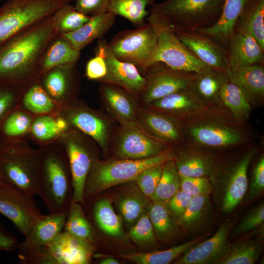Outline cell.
<instances>
[{
  "instance_id": "6da1fadb",
  "label": "cell",
  "mask_w": 264,
  "mask_h": 264,
  "mask_svg": "<svg viewBox=\"0 0 264 264\" xmlns=\"http://www.w3.org/2000/svg\"><path fill=\"white\" fill-rule=\"evenodd\" d=\"M175 119L183 145L225 153L259 137L247 122L236 119L224 107H206Z\"/></svg>"
},
{
  "instance_id": "7a4b0ae2",
  "label": "cell",
  "mask_w": 264,
  "mask_h": 264,
  "mask_svg": "<svg viewBox=\"0 0 264 264\" xmlns=\"http://www.w3.org/2000/svg\"><path fill=\"white\" fill-rule=\"evenodd\" d=\"M57 35L52 14L0 46V84L28 87L38 81L43 55Z\"/></svg>"
},
{
  "instance_id": "3957f363",
  "label": "cell",
  "mask_w": 264,
  "mask_h": 264,
  "mask_svg": "<svg viewBox=\"0 0 264 264\" xmlns=\"http://www.w3.org/2000/svg\"><path fill=\"white\" fill-rule=\"evenodd\" d=\"M38 195L49 213L67 212L73 200L67 154L57 139L38 145Z\"/></svg>"
},
{
  "instance_id": "277c9868",
  "label": "cell",
  "mask_w": 264,
  "mask_h": 264,
  "mask_svg": "<svg viewBox=\"0 0 264 264\" xmlns=\"http://www.w3.org/2000/svg\"><path fill=\"white\" fill-rule=\"evenodd\" d=\"M256 141L225 153L209 178L216 207L223 213L233 211L246 194L249 166L259 150Z\"/></svg>"
},
{
  "instance_id": "5b68a950",
  "label": "cell",
  "mask_w": 264,
  "mask_h": 264,
  "mask_svg": "<svg viewBox=\"0 0 264 264\" xmlns=\"http://www.w3.org/2000/svg\"><path fill=\"white\" fill-rule=\"evenodd\" d=\"M171 148L154 157L141 159H117L106 161L96 160L86 179L84 200L95 197L103 191L124 183L133 181L145 170L174 160L177 151Z\"/></svg>"
},
{
  "instance_id": "8992f818",
  "label": "cell",
  "mask_w": 264,
  "mask_h": 264,
  "mask_svg": "<svg viewBox=\"0 0 264 264\" xmlns=\"http://www.w3.org/2000/svg\"><path fill=\"white\" fill-rule=\"evenodd\" d=\"M38 174L37 150L28 140L0 142V175L3 181L35 196Z\"/></svg>"
},
{
  "instance_id": "52a82bcc",
  "label": "cell",
  "mask_w": 264,
  "mask_h": 264,
  "mask_svg": "<svg viewBox=\"0 0 264 264\" xmlns=\"http://www.w3.org/2000/svg\"><path fill=\"white\" fill-rule=\"evenodd\" d=\"M224 0H166L154 3L150 12L163 17L172 27L198 30L219 20Z\"/></svg>"
},
{
  "instance_id": "ba28073f",
  "label": "cell",
  "mask_w": 264,
  "mask_h": 264,
  "mask_svg": "<svg viewBox=\"0 0 264 264\" xmlns=\"http://www.w3.org/2000/svg\"><path fill=\"white\" fill-rule=\"evenodd\" d=\"M95 246L91 243L63 231L48 244L18 249L21 264H88Z\"/></svg>"
},
{
  "instance_id": "9c48e42d",
  "label": "cell",
  "mask_w": 264,
  "mask_h": 264,
  "mask_svg": "<svg viewBox=\"0 0 264 264\" xmlns=\"http://www.w3.org/2000/svg\"><path fill=\"white\" fill-rule=\"evenodd\" d=\"M72 0H8L0 8V46Z\"/></svg>"
},
{
  "instance_id": "30bf717a",
  "label": "cell",
  "mask_w": 264,
  "mask_h": 264,
  "mask_svg": "<svg viewBox=\"0 0 264 264\" xmlns=\"http://www.w3.org/2000/svg\"><path fill=\"white\" fill-rule=\"evenodd\" d=\"M157 41V31L147 21L134 29L118 33L108 43V46L118 59L145 72L153 64Z\"/></svg>"
},
{
  "instance_id": "8fae6325",
  "label": "cell",
  "mask_w": 264,
  "mask_h": 264,
  "mask_svg": "<svg viewBox=\"0 0 264 264\" xmlns=\"http://www.w3.org/2000/svg\"><path fill=\"white\" fill-rule=\"evenodd\" d=\"M57 139L68 158L73 189V201L83 204L87 178L93 164L98 160V146L90 137L71 128L62 133Z\"/></svg>"
},
{
  "instance_id": "7c38bea8",
  "label": "cell",
  "mask_w": 264,
  "mask_h": 264,
  "mask_svg": "<svg viewBox=\"0 0 264 264\" xmlns=\"http://www.w3.org/2000/svg\"><path fill=\"white\" fill-rule=\"evenodd\" d=\"M147 20L157 33L153 64L160 62L177 70L197 73L208 66L190 52L179 40L172 27L161 16L150 12Z\"/></svg>"
},
{
  "instance_id": "4fadbf2b",
  "label": "cell",
  "mask_w": 264,
  "mask_h": 264,
  "mask_svg": "<svg viewBox=\"0 0 264 264\" xmlns=\"http://www.w3.org/2000/svg\"><path fill=\"white\" fill-rule=\"evenodd\" d=\"M55 115L64 119L70 128L86 134L96 143L103 154L109 150L111 127L110 120L78 99L58 106Z\"/></svg>"
},
{
  "instance_id": "5bb4252c",
  "label": "cell",
  "mask_w": 264,
  "mask_h": 264,
  "mask_svg": "<svg viewBox=\"0 0 264 264\" xmlns=\"http://www.w3.org/2000/svg\"><path fill=\"white\" fill-rule=\"evenodd\" d=\"M120 124L115 144V154L118 159L150 158L173 148L152 136L136 120Z\"/></svg>"
},
{
  "instance_id": "9a60e30c",
  "label": "cell",
  "mask_w": 264,
  "mask_h": 264,
  "mask_svg": "<svg viewBox=\"0 0 264 264\" xmlns=\"http://www.w3.org/2000/svg\"><path fill=\"white\" fill-rule=\"evenodd\" d=\"M34 197L0 180V213L11 220L24 236L43 215Z\"/></svg>"
},
{
  "instance_id": "2e32d148",
  "label": "cell",
  "mask_w": 264,
  "mask_h": 264,
  "mask_svg": "<svg viewBox=\"0 0 264 264\" xmlns=\"http://www.w3.org/2000/svg\"><path fill=\"white\" fill-rule=\"evenodd\" d=\"M145 72L146 85L141 96L146 105L173 92L187 89L196 75L173 69L160 62L153 64Z\"/></svg>"
},
{
  "instance_id": "e0dca14e",
  "label": "cell",
  "mask_w": 264,
  "mask_h": 264,
  "mask_svg": "<svg viewBox=\"0 0 264 264\" xmlns=\"http://www.w3.org/2000/svg\"><path fill=\"white\" fill-rule=\"evenodd\" d=\"M96 51L105 58L107 72L99 82L117 86L134 97L141 95L146 85V78L134 65L118 59L105 40H99Z\"/></svg>"
},
{
  "instance_id": "ac0fdd59",
  "label": "cell",
  "mask_w": 264,
  "mask_h": 264,
  "mask_svg": "<svg viewBox=\"0 0 264 264\" xmlns=\"http://www.w3.org/2000/svg\"><path fill=\"white\" fill-rule=\"evenodd\" d=\"M76 64L54 67L42 75L38 80L58 106L78 99L81 82Z\"/></svg>"
},
{
  "instance_id": "d6986e66",
  "label": "cell",
  "mask_w": 264,
  "mask_h": 264,
  "mask_svg": "<svg viewBox=\"0 0 264 264\" xmlns=\"http://www.w3.org/2000/svg\"><path fill=\"white\" fill-rule=\"evenodd\" d=\"M172 28L182 44L201 62L226 71L229 69L226 50L221 44L197 30Z\"/></svg>"
},
{
  "instance_id": "ffe728a7",
  "label": "cell",
  "mask_w": 264,
  "mask_h": 264,
  "mask_svg": "<svg viewBox=\"0 0 264 264\" xmlns=\"http://www.w3.org/2000/svg\"><path fill=\"white\" fill-rule=\"evenodd\" d=\"M237 222L234 218L222 223L210 239H204L185 252L175 264H215L228 247L230 231Z\"/></svg>"
},
{
  "instance_id": "44dd1931",
  "label": "cell",
  "mask_w": 264,
  "mask_h": 264,
  "mask_svg": "<svg viewBox=\"0 0 264 264\" xmlns=\"http://www.w3.org/2000/svg\"><path fill=\"white\" fill-rule=\"evenodd\" d=\"M174 159L180 176L209 177L218 166L224 153L183 145Z\"/></svg>"
},
{
  "instance_id": "7402d4cb",
  "label": "cell",
  "mask_w": 264,
  "mask_h": 264,
  "mask_svg": "<svg viewBox=\"0 0 264 264\" xmlns=\"http://www.w3.org/2000/svg\"><path fill=\"white\" fill-rule=\"evenodd\" d=\"M136 120L152 136L169 147L176 148L184 145L175 118L148 108H138Z\"/></svg>"
},
{
  "instance_id": "603a6c76",
  "label": "cell",
  "mask_w": 264,
  "mask_h": 264,
  "mask_svg": "<svg viewBox=\"0 0 264 264\" xmlns=\"http://www.w3.org/2000/svg\"><path fill=\"white\" fill-rule=\"evenodd\" d=\"M228 81L226 71L208 66L196 73L187 89L206 107H223L220 100V92Z\"/></svg>"
},
{
  "instance_id": "cb8c5ba5",
  "label": "cell",
  "mask_w": 264,
  "mask_h": 264,
  "mask_svg": "<svg viewBox=\"0 0 264 264\" xmlns=\"http://www.w3.org/2000/svg\"><path fill=\"white\" fill-rule=\"evenodd\" d=\"M264 64H258L226 71L229 81L238 87L252 108L261 107L264 102Z\"/></svg>"
},
{
  "instance_id": "d4e9b609",
  "label": "cell",
  "mask_w": 264,
  "mask_h": 264,
  "mask_svg": "<svg viewBox=\"0 0 264 264\" xmlns=\"http://www.w3.org/2000/svg\"><path fill=\"white\" fill-rule=\"evenodd\" d=\"M229 69L264 64V49L252 37L234 31L226 47Z\"/></svg>"
},
{
  "instance_id": "484cf974",
  "label": "cell",
  "mask_w": 264,
  "mask_h": 264,
  "mask_svg": "<svg viewBox=\"0 0 264 264\" xmlns=\"http://www.w3.org/2000/svg\"><path fill=\"white\" fill-rule=\"evenodd\" d=\"M67 212L43 215L31 226L18 249H26L48 244L63 231Z\"/></svg>"
},
{
  "instance_id": "4316f807",
  "label": "cell",
  "mask_w": 264,
  "mask_h": 264,
  "mask_svg": "<svg viewBox=\"0 0 264 264\" xmlns=\"http://www.w3.org/2000/svg\"><path fill=\"white\" fill-rule=\"evenodd\" d=\"M116 16L110 12L90 16L87 22L76 30L60 35L81 51L94 40L103 37L113 26Z\"/></svg>"
},
{
  "instance_id": "83f0119b",
  "label": "cell",
  "mask_w": 264,
  "mask_h": 264,
  "mask_svg": "<svg viewBox=\"0 0 264 264\" xmlns=\"http://www.w3.org/2000/svg\"><path fill=\"white\" fill-rule=\"evenodd\" d=\"M107 109L120 124L135 120L137 109L134 96L117 86L103 83L99 89Z\"/></svg>"
},
{
  "instance_id": "f1b7e54d",
  "label": "cell",
  "mask_w": 264,
  "mask_h": 264,
  "mask_svg": "<svg viewBox=\"0 0 264 264\" xmlns=\"http://www.w3.org/2000/svg\"><path fill=\"white\" fill-rule=\"evenodd\" d=\"M148 108L179 118L206 108L188 90H179L147 105Z\"/></svg>"
},
{
  "instance_id": "f546056e",
  "label": "cell",
  "mask_w": 264,
  "mask_h": 264,
  "mask_svg": "<svg viewBox=\"0 0 264 264\" xmlns=\"http://www.w3.org/2000/svg\"><path fill=\"white\" fill-rule=\"evenodd\" d=\"M248 0H224L218 21L212 26L197 30L226 47L228 40L234 32L236 22Z\"/></svg>"
},
{
  "instance_id": "4dcf8cb0",
  "label": "cell",
  "mask_w": 264,
  "mask_h": 264,
  "mask_svg": "<svg viewBox=\"0 0 264 264\" xmlns=\"http://www.w3.org/2000/svg\"><path fill=\"white\" fill-rule=\"evenodd\" d=\"M213 211L209 195L193 197L177 222L183 233L198 232L211 221Z\"/></svg>"
},
{
  "instance_id": "1f68e13d",
  "label": "cell",
  "mask_w": 264,
  "mask_h": 264,
  "mask_svg": "<svg viewBox=\"0 0 264 264\" xmlns=\"http://www.w3.org/2000/svg\"><path fill=\"white\" fill-rule=\"evenodd\" d=\"M234 31L254 38L264 49V0H248L235 25Z\"/></svg>"
},
{
  "instance_id": "d6a6232c",
  "label": "cell",
  "mask_w": 264,
  "mask_h": 264,
  "mask_svg": "<svg viewBox=\"0 0 264 264\" xmlns=\"http://www.w3.org/2000/svg\"><path fill=\"white\" fill-rule=\"evenodd\" d=\"M80 51L73 47L61 35L55 36L45 49L40 63V77L50 69L61 65L77 63Z\"/></svg>"
},
{
  "instance_id": "836d02e7",
  "label": "cell",
  "mask_w": 264,
  "mask_h": 264,
  "mask_svg": "<svg viewBox=\"0 0 264 264\" xmlns=\"http://www.w3.org/2000/svg\"><path fill=\"white\" fill-rule=\"evenodd\" d=\"M264 235L229 243L224 253L215 264H254L264 248Z\"/></svg>"
},
{
  "instance_id": "e575fe53",
  "label": "cell",
  "mask_w": 264,
  "mask_h": 264,
  "mask_svg": "<svg viewBox=\"0 0 264 264\" xmlns=\"http://www.w3.org/2000/svg\"><path fill=\"white\" fill-rule=\"evenodd\" d=\"M209 234L199 236L194 240L165 250L120 254L117 257L137 264H168L191 247L205 239Z\"/></svg>"
},
{
  "instance_id": "d590c367",
  "label": "cell",
  "mask_w": 264,
  "mask_h": 264,
  "mask_svg": "<svg viewBox=\"0 0 264 264\" xmlns=\"http://www.w3.org/2000/svg\"><path fill=\"white\" fill-rule=\"evenodd\" d=\"M58 106L38 81L28 87L21 97L19 108L34 116L55 115Z\"/></svg>"
},
{
  "instance_id": "8d00e7d4",
  "label": "cell",
  "mask_w": 264,
  "mask_h": 264,
  "mask_svg": "<svg viewBox=\"0 0 264 264\" xmlns=\"http://www.w3.org/2000/svg\"><path fill=\"white\" fill-rule=\"evenodd\" d=\"M148 215L156 238L160 242H167L183 236L177 221L169 213L164 205L153 202Z\"/></svg>"
},
{
  "instance_id": "74e56055",
  "label": "cell",
  "mask_w": 264,
  "mask_h": 264,
  "mask_svg": "<svg viewBox=\"0 0 264 264\" xmlns=\"http://www.w3.org/2000/svg\"><path fill=\"white\" fill-rule=\"evenodd\" d=\"M35 117L20 108L12 111L0 127V142L30 139L29 132Z\"/></svg>"
},
{
  "instance_id": "f35d334b",
  "label": "cell",
  "mask_w": 264,
  "mask_h": 264,
  "mask_svg": "<svg viewBox=\"0 0 264 264\" xmlns=\"http://www.w3.org/2000/svg\"><path fill=\"white\" fill-rule=\"evenodd\" d=\"M91 215L98 227L109 236L120 238L123 235L120 218L116 214L110 201L99 199L92 203Z\"/></svg>"
},
{
  "instance_id": "ab89813d",
  "label": "cell",
  "mask_w": 264,
  "mask_h": 264,
  "mask_svg": "<svg viewBox=\"0 0 264 264\" xmlns=\"http://www.w3.org/2000/svg\"><path fill=\"white\" fill-rule=\"evenodd\" d=\"M63 231L94 245L95 232L93 226L85 214L83 204L80 202H71Z\"/></svg>"
},
{
  "instance_id": "60d3db41",
  "label": "cell",
  "mask_w": 264,
  "mask_h": 264,
  "mask_svg": "<svg viewBox=\"0 0 264 264\" xmlns=\"http://www.w3.org/2000/svg\"><path fill=\"white\" fill-rule=\"evenodd\" d=\"M222 106L239 120L247 122L252 107L241 89L228 81L222 86L220 95Z\"/></svg>"
},
{
  "instance_id": "b9f144b4",
  "label": "cell",
  "mask_w": 264,
  "mask_h": 264,
  "mask_svg": "<svg viewBox=\"0 0 264 264\" xmlns=\"http://www.w3.org/2000/svg\"><path fill=\"white\" fill-rule=\"evenodd\" d=\"M180 189V176L175 161L169 160L163 164L161 177L150 199L165 205Z\"/></svg>"
},
{
  "instance_id": "7bdbcfd3",
  "label": "cell",
  "mask_w": 264,
  "mask_h": 264,
  "mask_svg": "<svg viewBox=\"0 0 264 264\" xmlns=\"http://www.w3.org/2000/svg\"><path fill=\"white\" fill-rule=\"evenodd\" d=\"M154 3V0H110L108 12L120 16L137 27L143 24L150 14L148 6Z\"/></svg>"
},
{
  "instance_id": "ee69618b",
  "label": "cell",
  "mask_w": 264,
  "mask_h": 264,
  "mask_svg": "<svg viewBox=\"0 0 264 264\" xmlns=\"http://www.w3.org/2000/svg\"><path fill=\"white\" fill-rule=\"evenodd\" d=\"M142 192L133 191L119 198L117 206L126 222L133 223L143 215L148 214L153 203Z\"/></svg>"
},
{
  "instance_id": "f6af8a7d",
  "label": "cell",
  "mask_w": 264,
  "mask_h": 264,
  "mask_svg": "<svg viewBox=\"0 0 264 264\" xmlns=\"http://www.w3.org/2000/svg\"><path fill=\"white\" fill-rule=\"evenodd\" d=\"M54 28L58 34L74 31L88 21L90 16L78 11L74 5L66 3L53 14Z\"/></svg>"
},
{
  "instance_id": "bcb514c9",
  "label": "cell",
  "mask_w": 264,
  "mask_h": 264,
  "mask_svg": "<svg viewBox=\"0 0 264 264\" xmlns=\"http://www.w3.org/2000/svg\"><path fill=\"white\" fill-rule=\"evenodd\" d=\"M63 133L58 127L56 115L35 116L30 132V140L38 145L57 139Z\"/></svg>"
},
{
  "instance_id": "7dc6e473",
  "label": "cell",
  "mask_w": 264,
  "mask_h": 264,
  "mask_svg": "<svg viewBox=\"0 0 264 264\" xmlns=\"http://www.w3.org/2000/svg\"><path fill=\"white\" fill-rule=\"evenodd\" d=\"M264 203L257 204L249 209L242 219L234 225L229 237L236 238L264 226Z\"/></svg>"
},
{
  "instance_id": "c3c4849f",
  "label": "cell",
  "mask_w": 264,
  "mask_h": 264,
  "mask_svg": "<svg viewBox=\"0 0 264 264\" xmlns=\"http://www.w3.org/2000/svg\"><path fill=\"white\" fill-rule=\"evenodd\" d=\"M27 87L0 84V127L12 111L19 108L21 97Z\"/></svg>"
},
{
  "instance_id": "681fc988",
  "label": "cell",
  "mask_w": 264,
  "mask_h": 264,
  "mask_svg": "<svg viewBox=\"0 0 264 264\" xmlns=\"http://www.w3.org/2000/svg\"><path fill=\"white\" fill-rule=\"evenodd\" d=\"M131 240L139 245L156 246L157 239L148 214L141 217L130 230Z\"/></svg>"
},
{
  "instance_id": "f907efd6",
  "label": "cell",
  "mask_w": 264,
  "mask_h": 264,
  "mask_svg": "<svg viewBox=\"0 0 264 264\" xmlns=\"http://www.w3.org/2000/svg\"><path fill=\"white\" fill-rule=\"evenodd\" d=\"M163 164L155 165L145 170L133 180L140 192L150 199L161 177Z\"/></svg>"
},
{
  "instance_id": "816d5d0a",
  "label": "cell",
  "mask_w": 264,
  "mask_h": 264,
  "mask_svg": "<svg viewBox=\"0 0 264 264\" xmlns=\"http://www.w3.org/2000/svg\"><path fill=\"white\" fill-rule=\"evenodd\" d=\"M245 195V203H249L258 198L264 190V156L262 155L251 172Z\"/></svg>"
},
{
  "instance_id": "f5cc1de1",
  "label": "cell",
  "mask_w": 264,
  "mask_h": 264,
  "mask_svg": "<svg viewBox=\"0 0 264 264\" xmlns=\"http://www.w3.org/2000/svg\"><path fill=\"white\" fill-rule=\"evenodd\" d=\"M179 176L180 189L192 197L212 193V185L208 177Z\"/></svg>"
},
{
  "instance_id": "db71d44e",
  "label": "cell",
  "mask_w": 264,
  "mask_h": 264,
  "mask_svg": "<svg viewBox=\"0 0 264 264\" xmlns=\"http://www.w3.org/2000/svg\"><path fill=\"white\" fill-rule=\"evenodd\" d=\"M192 197L180 189L164 205L169 213L177 221L188 207Z\"/></svg>"
},
{
  "instance_id": "11a10c76",
  "label": "cell",
  "mask_w": 264,
  "mask_h": 264,
  "mask_svg": "<svg viewBox=\"0 0 264 264\" xmlns=\"http://www.w3.org/2000/svg\"><path fill=\"white\" fill-rule=\"evenodd\" d=\"M110 0H72L76 10L89 16L108 12Z\"/></svg>"
},
{
  "instance_id": "9f6ffc18",
  "label": "cell",
  "mask_w": 264,
  "mask_h": 264,
  "mask_svg": "<svg viewBox=\"0 0 264 264\" xmlns=\"http://www.w3.org/2000/svg\"><path fill=\"white\" fill-rule=\"evenodd\" d=\"M94 57L90 59L86 66V75L91 80L100 81L106 75L107 67L104 57L99 51H96Z\"/></svg>"
},
{
  "instance_id": "6f0895ef",
  "label": "cell",
  "mask_w": 264,
  "mask_h": 264,
  "mask_svg": "<svg viewBox=\"0 0 264 264\" xmlns=\"http://www.w3.org/2000/svg\"><path fill=\"white\" fill-rule=\"evenodd\" d=\"M19 244L16 237L0 222V251H14Z\"/></svg>"
},
{
  "instance_id": "680465c9",
  "label": "cell",
  "mask_w": 264,
  "mask_h": 264,
  "mask_svg": "<svg viewBox=\"0 0 264 264\" xmlns=\"http://www.w3.org/2000/svg\"><path fill=\"white\" fill-rule=\"evenodd\" d=\"M101 264H119V262L113 257H108L105 258L99 263Z\"/></svg>"
},
{
  "instance_id": "91938a15",
  "label": "cell",
  "mask_w": 264,
  "mask_h": 264,
  "mask_svg": "<svg viewBox=\"0 0 264 264\" xmlns=\"http://www.w3.org/2000/svg\"><path fill=\"white\" fill-rule=\"evenodd\" d=\"M1 179H2V178H1V176H0V180H1Z\"/></svg>"
},
{
  "instance_id": "94428289",
  "label": "cell",
  "mask_w": 264,
  "mask_h": 264,
  "mask_svg": "<svg viewBox=\"0 0 264 264\" xmlns=\"http://www.w3.org/2000/svg\"></svg>"
}]
</instances>
